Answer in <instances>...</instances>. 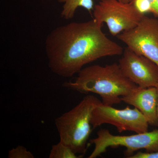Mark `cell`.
Listing matches in <instances>:
<instances>
[{"label": "cell", "mask_w": 158, "mask_h": 158, "mask_svg": "<svg viewBox=\"0 0 158 158\" xmlns=\"http://www.w3.org/2000/svg\"><path fill=\"white\" fill-rule=\"evenodd\" d=\"M156 88L157 93L158 95L157 106V116L158 117V85H157L156 87Z\"/></svg>", "instance_id": "cell-15"}, {"label": "cell", "mask_w": 158, "mask_h": 158, "mask_svg": "<svg viewBox=\"0 0 158 158\" xmlns=\"http://www.w3.org/2000/svg\"><path fill=\"white\" fill-rule=\"evenodd\" d=\"M9 158H34L33 154L28 150L25 147L18 145L15 148L9 151Z\"/></svg>", "instance_id": "cell-13"}, {"label": "cell", "mask_w": 158, "mask_h": 158, "mask_svg": "<svg viewBox=\"0 0 158 158\" xmlns=\"http://www.w3.org/2000/svg\"><path fill=\"white\" fill-rule=\"evenodd\" d=\"M75 153L70 148L59 141L52 146L49 158H79L82 157Z\"/></svg>", "instance_id": "cell-12"}, {"label": "cell", "mask_w": 158, "mask_h": 158, "mask_svg": "<svg viewBox=\"0 0 158 158\" xmlns=\"http://www.w3.org/2000/svg\"><path fill=\"white\" fill-rule=\"evenodd\" d=\"M116 37L133 52L158 65V19L144 15L136 27Z\"/></svg>", "instance_id": "cell-7"}, {"label": "cell", "mask_w": 158, "mask_h": 158, "mask_svg": "<svg viewBox=\"0 0 158 158\" xmlns=\"http://www.w3.org/2000/svg\"><path fill=\"white\" fill-rule=\"evenodd\" d=\"M129 158H158V151L155 152H139L131 156Z\"/></svg>", "instance_id": "cell-14"}, {"label": "cell", "mask_w": 158, "mask_h": 158, "mask_svg": "<svg viewBox=\"0 0 158 158\" xmlns=\"http://www.w3.org/2000/svg\"><path fill=\"white\" fill-rule=\"evenodd\" d=\"M102 26L93 19L70 23L53 29L45 40L51 71L59 77H71L87 64L104 57L123 54L122 47L106 36Z\"/></svg>", "instance_id": "cell-1"}, {"label": "cell", "mask_w": 158, "mask_h": 158, "mask_svg": "<svg viewBox=\"0 0 158 158\" xmlns=\"http://www.w3.org/2000/svg\"><path fill=\"white\" fill-rule=\"evenodd\" d=\"M62 3V10L61 16L65 19H70L74 16L75 13L78 7H82L88 10L90 13L94 9L93 0H58Z\"/></svg>", "instance_id": "cell-10"}, {"label": "cell", "mask_w": 158, "mask_h": 158, "mask_svg": "<svg viewBox=\"0 0 158 158\" xmlns=\"http://www.w3.org/2000/svg\"><path fill=\"white\" fill-rule=\"evenodd\" d=\"M91 125L94 129L103 124L114 126L119 133L131 131L136 133L148 131V124L147 119L137 109L118 110L113 106L103 104L100 102L92 112Z\"/></svg>", "instance_id": "cell-6"}, {"label": "cell", "mask_w": 158, "mask_h": 158, "mask_svg": "<svg viewBox=\"0 0 158 158\" xmlns=\"http://www.w3.org/2000/svg\"><path fill=\"white\" fill-rule=\"evenodd\" d=\"M121 99L122 101L138 109L149 125L158 126V95L156 87L142 88L138 86L127 95L122 97Z\"/></svg>", "instance_id": "cell-9"}, {"label": "cell", "mask_w": 158, "mask_h": 158, "mask_svg": "<svg viewBox=\"0 0 158 158\" xmlns=\"http://www.w3.org/2000/svg\"><path fill=\"white\" fill-rule=\"evenodd\" d=\"M122 2L123 3H129L130 2V0H118Z\"/></svg>", "instance_id": "cell-16"}, {"label": "cell", "mask_w": 158, "mask_h": 158, "mask_svg": "<svg viewBox=\"0 0 158 158\" xmlns=\"http://www.w3.org/2000/svg\"><path fill=\"white\" fill-rule=\"evenodd\" d=\"M126 77L142 88L156 87L158 84V65L147 57L127 47L118 62Z\"/></svg>", "instance_id": "cell-8"}, {"label": "cell", "mask_w": 158, "mask_h": 158, "mask_svg": "<svg viewBox=\"0 0 158 158\" xmlns=\"http://www.w3.org/2000/svg\"><path fill=\"white\" fill-rule=\"evenodd\" d=\"M62 86L82 94H96L103 104L113 106L121 103V98L138 86L126 77L118 64L114 63L83 68L73 81L64 82Z\"/></svg>", "instance_id": "cell-2"}, {"label": "cell", "mask_w": 158, "mask_h": 158, "mask_svg": "<svg viewBox=\"0 0 158 158\" xmlns=\"http://www.w3.org/2000/svg\"><path fill=\"white\" fill-rule=\"evenodd\" d=\"M100 102L97 98L88 95L74 107L55 119L60 141L77 154L84 156L91 133L92 112Z\"/></svg>", "instance_id": "cell-3"}, {"label": "cell", "mask_w": 158, "mask_h": 158, "mask_svg": "<svg viewBox=\"0 0 158 158\" xmlns=\"http://www.w3.org/2000/svg\"><path fill=\"white\" fill-rule=\"evenodd\" d=\"M130 2L141 14L152 13L158 18V0H130Z\"/></svg>", "instance_id": "cell-11"}, {"label": "cell", "mask_w": 158, "mask_h": 158, "mask_svg": "<svg viewBox=\"0 0 158 158\" xmlns=\"http://www.w3.org/2000/svg\"><path fill=\"white\" fill-rule=\"evenodd\" d=\"M97 135V138L90 140V144H94V148L89 158L100 156L110 147H125V153L128 158L139 150L145 149L149 152L158 151V129L131 135L121 136L113 135L109 130L101 129Z\"/></svg>", "instance_id": "cell-4"}, {"label": "cell", "mask_w": 158, "mask_h": 158, "mask_svg": "<svg viewBox=\"0 0 158 158\" xmlns=\"http://www.w3.org/2000/svg\"><path fill=\"white\" fill-rule=\"evenodd\" d=\"M144 15L131 3L118 0H100L93 10V19L101 24L106 23L113 36L134 28Z\"/></svg>", "instance_id": "cell-5"}]
</instances>
